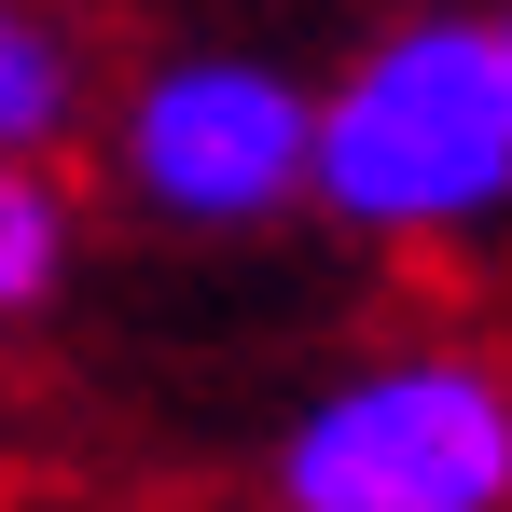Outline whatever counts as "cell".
<instances>
[{
  "instance_id": "cell-1",
  "label": "cell",
  "mask_w": 512,
  "mask_h": 512,
  "mask_svg": "<svg viewBox=\"0 0 512 512\" xmlns=\"http://www.w3.org/2000/svg\"><path fill=\"white\" fill-rule=\"evenodd\" d=\"M305 194L360 236H471L512 208V56L499 14L388 28L305 125Z\"/></svg>"
},
{
  "instance_id": "cell-2",
  "label": "cell",
  "mask_w": 512,
  "mask_h": 512,
  "mask_svg": "<svg viewBox=\"0 0 512 512\" xmlns=\"http://www.w3.org/2000/svg\"><path fill=\"white\" fill-rule=\"evenodd\" d=\"M277 512H512V374L471 346L360 360L291 416Z\"/></svg>"
},
{
  "instance_id": "cell-3",
  "label": "cell",
  "mask_w": 512,
  "mask_h": 512,
  "mask_svg": "<svg viewBox=\"0 0 512 512\" xmlns=\"http://www.w3.org/2000/svg\"><path fill=\"white\" fill-rule=\"evenodd\" d=\"M305 125H319V97L277 56H167L111 111V167L139 208H167L194 236H250L305 194Z\"/></svg>"
},
{
  "instance_id": "cell-4",
  "label": "cell",
  "mask_w": 512,
  "mask_h": 512,
  "mask_svg": "<svg viewBox=\"0 0 512 512\" xmlns=\"http://www.w3.org/2000/svg\"><path fill=\"white\" fill-rule=\"evenodd\" d=\"M84 125V42L42 0H0V167H42Z\"/></svg>"
},
{
  "instance_id": "cell-5",
  "label": "cell",
  "mask_w": 512,
  "mask_h": 512,
  "mask_svg": "<svg viewBox=\"0 0 512 512\" xmlns=\"http://www.w3.org/2000/svg\"><path fill=\"white\" fill-rule=\"evenodd\" d=\"M70 250H84V208L56 167H0V319H42L70 291Z\"/></svg>"
},
{
  "instance_id": "cell-6",
  "label": "cell",
  "mask_w": 512,
  "mask_h": 512,
  "mask_svg": "<svg viewBox=\"0 0 512 512\" xmlns=\"http://www.w3.org/2000/svg\"><path fill=\"white\" fill-rule=\"evenodd\" d=\"M499 56H512V14H499Z\"/></svg>"
}]
</instances>
